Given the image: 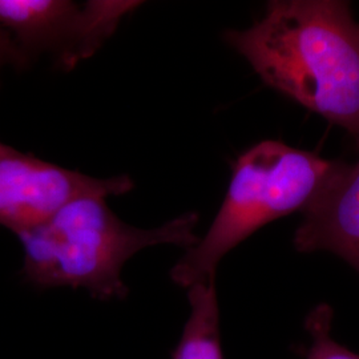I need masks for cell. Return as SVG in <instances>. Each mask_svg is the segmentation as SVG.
Instances as JSON below:
<instances>
[{
    "instance_id": "cell-1",
    "label": "cell",
    "mask_w": 359,
    "mask_h": 359,
    "mask_svg": "<svg viewBox=\"0 0 359 359\" xmlns=\"http://www.w3.org/2000/svg\"><path fill=\"white\" fill-rule=\"evenodd\" d=\"M225 40L265 84L323 116L359 147V25L347 1L274 0Z\"/></svg>"
},
{
    "instance_id": "cell-2",
    "label": "cell",
    "mask_w": 359,
    "mask_h": 359,
    "mask_svg": "<svg viewBox=\"0 0 359 359\" xmlns=\"http://www.w3.org/2000/svg\"><path fill=\"white\" fill-rule=\"evenodd\" d=\"M109 196H81L43 225L18 234L25 250L23 274L29 283L40 287L86 289L103 301L123 299L128 287L121 271L130 257L154 245L191 249L200 241L194 233L197 213L142 229L116 216L107 204Z\"/></svg>"
},
{
    "instance_id": "cell-3",
    "label": "cell",
    "mask_w": 359,
    "mask_h": 359,
    "mask_svg": "<svg viewBox=\"0 0 359 359\" xmlns=\"http://www.w3.org/2000/svg\"><path fill=\"white\" fill-rule=\"evenodd\" d=\"M344 165L281 142L252 147L234 163L226 197L205 237L173 266L172 280L187 289L215 280L233 248L277 218L304 213Z\"/></svg>"
},
{
    "instance_id": "cell-4",
    "label": "cell",
    "mask_w": 359,
    "mask_h": 359,
    "mask_svg": "<svg viewBox=\"0 0 359 359\" xmlns=\"http://www.w3.org/2000/svg\"><path fill=\"white\" fill-rule=\"evenodd\" d=\"M133 0H0V27L13 38L25 68L48 55L62 71L92 57L120 22L142 6Z\"/></svg>"
},
{
    "instance_id": "cell-5",
    "label": "cell",
    "mask_w": 359,
    "mask_h": 359,
    "mask_svg": "<svg viewBox=\"0 0 359 359\" xmlns=\"http://www.w3.org/2000/svg\"><path fill=\"white\" fill-rule=\"evenodd\" d=\"M133 187L127 175L92 177L0 142V225L16 236L43 225L81 196H121Z\"/></svg>"
},
{
    "instance_id": "cell-6",
    "label": "cell",
    "mask_w": 359,
    "mask_h": 359,
    "mask_svg": "<svg viewBox=\"0 0 359 359\" xmlns=\"http://www.w3.org/2000/svg\"><path fill=\"white\" fill-rule=\"evenodd\" d=\"M293 244L301 253H334L359 273V158L353 165L345 163L304 210Z\"/></svg>"
},
{
    "instance_id": "cell-7",
    "label": "cell",
    "mask_w": 359,
    "mask_h": 359,
    "mask_svg": "<svg viewBox=\"0 0 359 359\" xmlns=\"http://www.w3.org/2000/svg\"><path fill=\"white\" fill-rule=\"evenodd\" d=\"M188 299L191 314L172 359H224L215 280L191 286Z\"/></svg>"
},
{
    "instance_id": "cell-8",
    "label": "cell",
    "mask_w": 359,
    "mask_h": 359,
    "mask_svg": "<svg viewBox=\"0 0 359 359\" xmlns=\"http://www.w3.org/2000/svg\"><path fill=\"white\" fill-rule=\"evenodd\" d=\"M333 309L320 304L313 309L305 320L309 345L305 359H359V354L338 344L333 338Z\"/></svg>"
},
{
    "instance_id": "cell-9",
    "label": "cell",
    "mask_w": 359,
    "mask_h": 359,
    "mask_svg": "<svg viewBox=\"0 0 359 359\" xmlns=\"http://www.w3.org/2000/svg\"><path fill=\"white\" fill-rule=\"evenodd\" d=\"M7 67H13L16 69H26L23 59L18 51L16 44L13 43L11 35L0 27V81L1 74Z\"/></svg>"
}]
</instances>
